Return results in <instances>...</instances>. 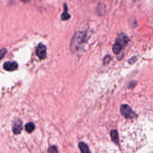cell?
I'll return each mask as SVG.
<instances>
[{
	"instance_id": "cell-4",
	"label": "cell",
	"mask_w": 153,
	"mask_h": 153,
	"mask_svg": "<svg viewBox=\"0 0 153 153\" xmlns=\"http://www.w3.org/2000/svg\"><path fill=\"white\" fill-rule=\"evenodd\" d=\"M85 38V33L83 32H79L76 33L73 38L72 41L74 43H72L74 47H76V45L82 44L84 38Z\"/></svg>"
},
{
	"instance_id": "cell-6",
	"label": "cell",
	"mask_w": 153,
	"mask_h": 153,
	"mask_svg": "<svg viewBox=\"0 0 153 153\" xmlns=\"http://www.w3.org/2000/svg\"><path fill=\"white\" fill-rule=\"evenodd\" d=\"M3 67L7 71H13L17 68L18 64L16 62H6L3 65Z\"/></svg>"
},
{
	"instance_id": "cell-7",
	"label": "cell",
	"mask_w": 153,
	"mask_h": 153,
	"mask_svg": "<svg viewBox=\"0 0 153 153\" xmlns=\"http://www.w3.org/2000/svg\"><path fill=\"white\" fill-rule=\"evenodd\" d=\"M78 146L81 153H91L87 145L85 143L81 142L79 143Z\"/></svg>"
},
{
	"instance_id": "cell-1",
	"label": "cell",
	"mask_w": 153,
	"mask_h": 153,
	"mask_svg": "<svg viewBox=\"0 0 153 153\" xmlns=\"http://www.w3.org/2000/svg\"><path fill=\"white\" fill-rule=\"evenodd\" d=\"M129 41L128 37L123 33H119L116 38L115 44L113 45L112 49L115 54H118L120 53L121 50L127 44Z\"/></svg>"
},
{
	"instance_id": "cell-3",
	"label": "cell",
	"mask_w": 153,
	"mask_h": 153,
	"mask_svg": "<svg viewBox=\"0 0 153 153\" xmlns=\"http://www.w3.org/2000/svg\"><path fill=\"white\" fill-rule=\"evenodd\" d=\"M12 128L14 134H18L20 133L23 129V123L21 120L19 118L15 119L13 123Z\"/></svg>"
},
{
	"instance_id": "cell-12",
	"label": "cell",
	"mask_w": 153,
	"mask_h": 153,
	"mask_svg": "<svg viewBox=\"0 0 153 153\" xmlns=\"http://www.w3.org/2000/svg\"><path fill=\"white\" fill-rule=\"evenodd\" d=\"M6 52H7V50L5 48H2L0 50V60L4 57Z\"/></svg>"
},
{
	"instance_id": "cell-10",
	"label": "cell",
	"mask_w": 153,
	"mask_h": 153,
	"mask_svg": "<svg viewBox=\"0 0 153 153\" xmlns=\"http://www.w3.org/2000/svg\"><path fill=\"white\" fill-rule=\"evenodd\" d=\"M35 128V126L34 123H32V122L28 123L25 125V130L28 133L32 132L34 130Z\"/></svg>"
},
{
	"instance_id": "cell-9",
	"label": "cell",
	"mask_w": 153,
	"mask_h": 153,
	"mask_svg": "<svg viewBox=\"0 0 153 153\" xmlns=\"http://www.w3.org/2000/svg\"><path fill=\"white\" fill-rule=\"evenodd\" d=\"M110 135H111V139L112 140V141L114 142L117 143L119 140L118 134L117 131L116 130H111V133H110Z\"/></svg>"
},
{
	"instance_id": "cell-11",
	"label": "cell",
	"mask_w": 153,
	"mask_h": 153,
	"mask_svg": "<svg viewBox=\"0 0 153 153\" xmlns=\"http://www.w3.org/2000/svg\"><path fill=\"white\" fill-rule=\"evenodd\" d=\"M48 153H59L57 148L56 146H51L48 149Z\"/></svg>"
},
{
	"instance_id": "cell-5",
	"label": "cell",
	"mask_w": 153,
	"mask_h": 153,
	"mask_svg": "<svg viewBox=\"0 0 153 153\" xmlns=\"http://www.w3.org/2000/svg\"><path fill=\"white\" fill-rule=\"evenodd\" d=\"M36 53L40 59H44L46 56V47L41 43L39 44L36 49Z\"/></svg>"
},
{
	"instance_id": "cell-8",
	"label": "cell",
	"mask_w": 153,
	"mask_h": 153,
	"mask_svg": "<svg viewBox=\"0 0 153 153\" xmlns=\"http://www.w3.org/2000/svg\"><path fill=\"white\" fill-rule=\"evenodd\" d=\"M63 8H64V11L61 15V19L63 20H67L71 17V16L68 13V7L66 4H64Z\"/></svg>"
},
{
	"instance_id": "cell-2",
	"label": "cell",
	"mask_w": 153,
	"mask_h": 153,
	"mask_svg": "<svg viewBox=\"0 0 153 153\" xmlns=\"http://www.w3.org/2000/svg\"><path fill=\"white\" fill-rule=\"evenodd\" d=\"M121 114L126 118H132L136 116L135 113L132 111L131 108L127 105H123L120 107Z\"/></svg>"
}]
</instances>
